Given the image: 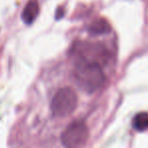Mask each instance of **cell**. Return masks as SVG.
I'll return each instance as SVG.
<instances>
[{
  "mask_svg": "<svg viewBox=\"0 0 148 148\" xmlns=\"http://www.w3.org/2000/svg\"><path fill=\"white\" fill-rule=\"evenodd\" d=\"M74 76L78 86L87 93L97 91L105 81V74L99 63L78 60L75 66Z\"/></svg>",
  "mask_w": 148,
  "mask_h": 148,
  "instance_id": "cell-1",
  "label": "cell"
},
{
  "mask_svg": "<svg viewBox=\"0 0 148 148\" xmlns=\"http://www.w3.org/2000/svg\"><path fill=\"white\" fill-rule=\"evenodd\" d=\"M39 14V4L37 0H29L21 12V19L24 24H31Z\"/></svg>",
  "mask_w": 148,
  "mask_h": 148,
  "instance_id": "cell-4",
  "label": "cell"
},
{
  "mask_svg": "<svg viewBox=\"0 0 148 148\" xmlns=\"http://www.w3.org/2000/svg\"><path fill=\"white\" fill-rule=\"evenodd\" d=\"M78 105V97L76 92L70 87H62L53 97L51 104V113L58 118H64L70 116L76 110Z\"/></svg>",
  "mask_w": 148,
  "mask_h": 148,
  "instance_id": "cell-2",
  "label": "cell"
},
{
  "mask_svg": "<svg viewBox=\"0 0 148 148\" xmlns=\"http://www.w3.org/2000/svg\"><path fill=\"white\" fill-rule=\"evenodd\" d=\"M88 31L93 36H100V35H106L111 32V26L106 19L99 18L90 24Z\"/></svg>",
  "mask_w": 148,
  "mask_h": 148,
  "instance_id": "cell-5",
  "label": "cell"
},
{
  "mask_svg": "<svg viewBox=\"0 0 148 148\" xmlns=\"http://www.w3.org/2000/svg\"><path fill=\"white\" fill-rule=\"evenodd\" d=\"M89 139V130L85 123L75 121L62 132L60 140L66 148H84Z\"/></svg>",
  "mask_w": 148,
  "mask_h": 148,
  "instance_id": "cell-3",
  "label": "cell"
},
{
  "mask_svg": "<svg viewBox=\"0 0 148 148\" xmlns=\"http://www.w3.org/2000/svg\"><path fill=\"white\" fill-rule=\"evenodd\" d=\"M133 127L137 131H144L148 128V113H139L133 119Z\"/></svg>",
  "mask_w": 148,
  "mask_h": 148,
  "instance_id": "cell-6",
  "label": "cell"
}]
</instances>
